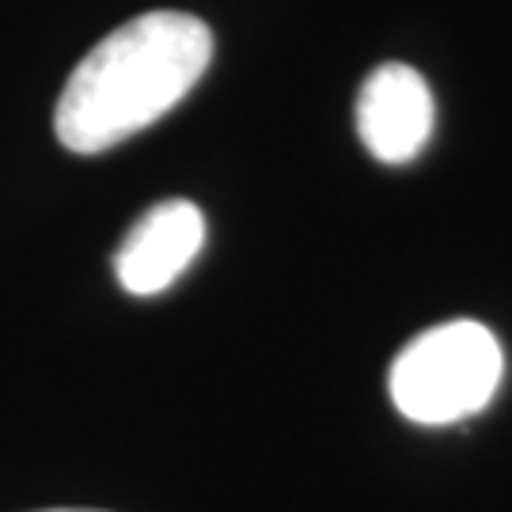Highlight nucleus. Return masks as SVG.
I'll return each instance as SVG.
<instances>
[{"mask_svg": "<svg viewBox=\"0 0 512 512\" xmlns=\"http://www.w3.org/2000/svg\"><path fill=\"white\" fill-rule=\"evenodd\" d=\"M213 61V31L190 12H145L80 57L54 110L57 141L95 156L179 107Z\"/></svg>", "mask_w": 512, "mask_h": 512, "instance_id": "obj_1", "label": "nucleus"}, {"mask_svg": "<svg viewBox=\"0 0 512 512\" xmlns=\"http://www.w3.org/2000/svg\"><path fill=\"white\" fill-rule=\"evenodd\" d=\"M505 376L490 330L471 319L421 330L387 372L391 403L414 425H452L486 410Z\"/></svg>", "mask_w": 512, "mask_h": 512, "instance_id": "obj_2", "label": "nucleus"}, {"mask_svg": "<svg viewBox=\"0 0 512 512\" xmlns=\"http://www.w3.org/2000/svg\"><path fill=\"white\" fill-rule=\"evenodd\" d=\"M433 92L418 69L387 61L372 69L357 95V133L372 160L410 164L433 133Z\"/></svg>", "mask_w": 512, "mask_h": 512, "instance_id": "obj_3", "label": "nucleus"}, {"mask_svg": "<svg viewBox=\"0 0 512 512\" xmlns=\"http://www.w3.org/2000/svg\"><path fill=\"white\" fill-rule=\"evenodd\" d=\"M205 247V217L194 202H160L129 228L114 255L118 285L129 296H156L171 289Z\"/></svg>", "mask_w": 512, "mask_h": 512, "instance_id": "obj_4", "label": "nucleus"}, {"mask_svg": "<svg viewBox=\"0 0 512 512\" xmlns=\"http://www.w3.org/2000/svg\"><path fill=\"white\" fill-rule=\"evenodd\" d=\"M46 512H95V509H46Z\"/></svg>", "mask_w": 512, "mask_h": 512, "instance_id": "obj_5", "label": "nucleus"}]
</instances>
